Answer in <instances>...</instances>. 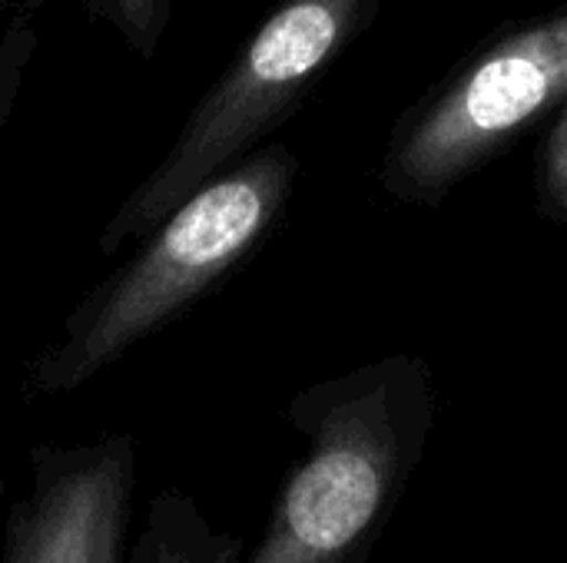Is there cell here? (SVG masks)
Segmentation results:
<instances>
[{"label":"cell","instance_id":"cell-7","mask_svg":"<svg viewBox=\"0 0 567 563\" xmlns=\"http://www.w3.org/2000/svg\"><path fill=\"white\" fill-rule=\"evenodd\" d=\"M93 23H106L140 60H153L163 46L173 0H80Z\"/></svg>","mask_w":567,"mask_h":563},{"label":"cell","instance_id":"cell-6","mask_svg":"<svg viewBox=\"0 0 567 563\" xmlns=\"http://www.w3.org/2000/svg\"><path fill=\"white\" fill-rule=\"evenodd\" d=\"M37 13L40 0H13L10 7H0V136L13 116L30 73V60L40 43Z\"/></svg>","mask_w":567,"mask_h":563},{"label":"cell","instance_id":"cell-5","mask_svg":"<svg viewBox=\"0 0 567 563\" xmlns=\"http://www.w3.org/2000/svg\"><path fill=\"white\" fill-rule=\"evenodd\" d=\"M133 438L40 448L17 501L0 563H123L133 494Z\"/></svg>","mask_w":567,"mask_h":563},{"label":"cell","instance_id":"cell-1","mask_svg":"<svg viewBox=\"0 0 567 563\" xmlns=\"http://www.w3.org/2000/svg\"><path fill=\"white\" fill-rule=\"evenodd\" d=\"M299 159L266 143L176 206L136 256L93 289L30 365L33 395L73 392L223 279L279 219Z\"/></svg>","mask_w":567,"mask_h":563},{"label":"cell","instance_id":"cell-2","mask_svg":"<svg viewBox=\"0 0 567 563\" xmlns=\"http://www.w3.org/2000/svg\"><path fill=\"white\" fill-rule=\"evenodd\" d=\"M385 0H276L219 80L186 116L156 169L100 236L106 256L140 246L199 186L246 159L279 129L375 23Z\"/></svg>","mask_w":567,"mask_h":563},{"label":"cell","instance_id":"cell-9","mask_svg":"<svg viewBox=\"0 0 567 563\" xmlns=\"http://www.w3.org/2000/svg\"><path fill=\"white\" fill-rule=\"evenodd\" d=\"M10 3H13V0H0V7H10Z\"/></svg>","mask_w":567,"mask_h":563},{"label":"cell","instance_id":"cell-3","mask_svg":"<svg viewBox=\"0 0 567 563\" xmlns=\"http://www.w3.org/2000/svg\"><path fill=\"white\" fill-rule=\"evenodd\" d=\"M312 451L289 478L272 524L246 563H349L382 518L402 475V425L385 378L349 382L309 402ZM233 541L209 534L193 504H153L130 563H236Z\"/></svg>","mask_w":567,"mask_h":563},{"label":"cell","instance_id":"cell-4","mask_svg":"<svg viewBox=\"0 0 567 563\" xmlns=\"http://www.w3.org/2000/svg\"><path fill=\"white\" fill-rule=\"evenodd\" d=\"M567 103V3L515 20L468 50L395 126L382 183L439 202L518 133Z\"/></svg>","mask_w":567,"mask_h":563},{"label":"cell","instance_id":"cell-8","mask_svg":"<svg viewBox=\"0 0 567 563\" xmlns=\"http://www.w3.org/2000/svg\"><path fill=\"white\" fill-rule=\"evenodd\" d=\"M538 196L551 216L567 219V103L538 149Z\"/></svg>","mask_w":567,"mask_h":563}]
</instances>
